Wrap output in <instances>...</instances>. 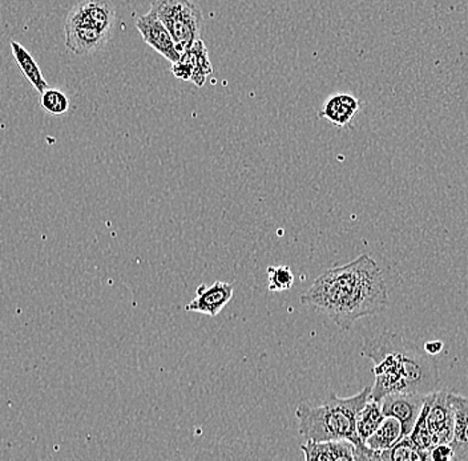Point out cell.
<instances>
[{
	"label": "cell",
	"mask_w": 468,
	"mask_h": 461,
	"mask_svg": "<svg viewBox=\"0 0 468 461\" xmlns=\"http://www.w3.org/2000/svg\"><path fill=\"white\" fill-rule=\"evenodd\" d=\"M371 396V387L350 398L329 395L320 405L303 402L295 408L298 431L306 442L349 440L356 451L366 446L356 434V416Z\"/></svg>",
	"instance_id": "3"
},
{
	"label": "cell",
	"mask_w": 468,
	"mask_h": 461,
	"mask_svg": "<svg viewBox=\"0 0 468 461\" xmlns=\"http://www.w3.org/2000/svg\"><path fill=\"white\" fill-rule=\"evenodd\" d=\"M40 105L49 115L60 116L69 112V99L60 89H51L44 90L40 98Z\"/></svg>",
	"instance_id": "18"
},
{
	"label": "cell",
	"mask_w": 468,
	"mask_h": 461,
	"mask_svg": "<svg viewBox=\"0 0 468 461\" xmlns=\"http://www.w3.org/2000/svg\"><path fill=\"white\" fill-rule=\"evenodd\" d=\"M385 417L380 402L374 401L370 396L356 416V434L359 439L365 443L374 432L378 430Z\"/></svg>",
	"instance_id": "16"
},
{
	"label": "cell",
	"mask_w": 468,
	"mask_h": 461,
	"mask_svg": "<svg viewBox=\"0 0 468 461\" xmlns=\"http://www.w3.org/2000/svg\"><path fill=\"white\" fill-rule=\"evenodd\" d=\"M116 22V11L110 0H83L67 16L66 47L72 55L95 54L107 45Z\"/></svg>",
	"instance_id": "4"
},
{
	"label": "cell",
	"mask_w": 468,
	"mask_h": 461,
	"mask_svg": "<svg viewBox=\"0 0 468 461\" xmlns=\"http://www.w3.org/2000/svg\"><path fill=\"white\" fill-rule=\"evenodd\" d=\"M453 405V460H468V398L452 391Z\"/></svg>",
	"instance_id": "12"
},
{
	"label": "cell",
	"mask_w": 468,
	"mask_h": 461,
	"mask_svg": "<svg viewBox=\"0 0 468 461\" xmlns=\"http://www.w3.org/2000/svg\"><path fill=\"white\" fill-rule=\"evenodd\" d=\"M427 395L417 393H393L380 401L385 416H393L402 424L403 437L410 436L420 413H422Z\"/></svg>",
	"instance_id": "6"
},
{
	"label": "cell",
	"mask_w": 468,
	"mask_h": 461,
	"mask_svg": "<svg viewBox=\"0 0 468 461\" xmlns=\"http://www.w3.org/2000/svg\"><path fill=\"white\" fill-rule=\"evenodd\" d=\"M181 60L188 64L192 71V83L198 89H203L207 79L213 72L212 63L209 60V52L203 40L198 39L193 43L188 51L181 55Z\"/></svg>",
	"instance_id": "13"
},
{
	"label": "cell",
	"mask_w": 468,
	"mask_h": 461,
	"mask_svg": "<svg viewBox=\"0 0 468 461\" xmlns=\"http://www.w3.org/2000/svg\"><path fill=\"white\" fill-rule=\"evenodd\" d=\"M379 460H391V461H415V460H430V451H424L420 448L411 437L405 436L391 446L379 454Z\"/></svg>",
	"instance_id": "17"
},
{
	"label": "cell",
	"mask_w": 468,
	"mask_h": 461,
	"mask_svg": "<svg viewBox=\"0 0 468 461\" xmlns=\"http://www.w3.org/2000/svg\"><path fill=\"white\" fill-rule=\"evenodd\" d=\"M361 354L374 363L376 383L371 387L374 401L380 402L393 393L429 395L439 391L437 358L402 335L383 331L365 337Z\"/></svg>",
	"instance_id": "2"
},
{
	"label": "cell",
	"mask_w": 468,
	"mask_h": 461,
	"mask_svg": "<svg viewBox=\"0 0 468 461\" xmlns=\"http://www.w3.org/2000/svg\"><path fill=\"white\" fill-rule=\"evenodd\" d=\"M423 349L427 354L437 357V355L443 351L444 343L441 341H430V342L424 343Z\"/></svg>",
	"instance_id": "21"
},
{
	"label": "cell",
	"mask_w": 468,
	"mask_h": 461,
	"mask_svg": "<svg viewBox=\"0 0 468 461\" xmlns=\"http://www.w3.org/2000/svg\"><path fill=\"white\" fill-rule=\"evenodd\" d=\"M136 28L142 34L146 45L159 52L161 57L165 58L172 64L181 59V54L176 48L174 37L154 11L151 10L145 16H140L136 22Z\"/></svg>",
	"instance_id": "8"
},
{
	"label": "cell",
	"mask_w": 468,
	"mask_h": 461,
	"mask_svg": "<svg viewBox=\"0 0 468 461\" xmlns=\"http://www.w3.org/2000/svg\"><path fill=\"white\" fill-rule=\"evenodd\" d=\"M361 110V101L350 93H335L322 105L321 118L335 127H346Z\"/></svg>",
	"instance_id": "11"
},
{
	"label": "cell",
	"mask_w": 468,
	"mask_h": 461,
	"mask_svg": "<svg viewBox=\"0 0 468 461\" xmlns=\"http://www.w3.org/2000/svg\"><path fill=\"white\" fill-rule=\"evenodd\" d=\"M232 283L216 281L212 286L200 285L196 290V298L186 306L188 313H200L216 317L224 310L233 298Z\"/></svg>",
	"instance_id": "9"
},
{
	"label": "cell",
	"mask_w": 468,
	"mask_h": 461,
	"mask_svg": "<svg viewBox=\"0 0 468 461\" xmlns=\"http://www.w3.org/2000/svg\"><path fill=\"white\" fill-rule=\"evenodd\" d=\"M430 460L447 461L453 460V451L450 445H438L430 451Z\"/></svg>",
	"instance_id": "20"
},
{
	"label": "cell",
	"mask_w": 468,
	"mask_h": 461,
	"mask_svg": "<svg viewBox=\"0 0 468 461\" xmlns=\"http://www.w3.org/2000/svg\"><path fill=\"white\" fill-rule=\"evenodd\" d=\"M402 424L393 416H386L378 430L374 432L365 445L376 452L386 451L402 439Z\"/></svg>",
	"instance_id": "15"
},
{
	"label": "cell",
	"mask_w": 468,
	"mask_h": 461,
	"mask_svg": "<svg viewBox=\"0 0 468 461\" xmlns=\"http://www.w3.org/2000/svg\"><path fill=\"white\" fill-rule=\"evenodd\" d=\"M427 427L431 432L432 446L452 443L453 436L452 391H437L427 413Z\"/></svg>",
	"instance_id": "7"
},
{
	"label": "cell",
	"mask_w": 468,
	"mask_h": 461,
	"mask_svg": "<svg viewBox=\"0 0 468 461\" xmlns=\"http://www.w3.org/2000/svg\"><path fill=\"white\" fill-rule=\"evenodd\" d=\"M300 300L349 331L356 320L383 313L388 306V293L378 264L362 254L344 267L324 271Z\"/></svg>",
	"instance_id": "1"
},
{
	"label": "cell",
	"mask_w": 468,
	"mask_h": 461,
	"mask_svg": "<svg viewBox=\"0 0 468 461\" xmlns=\"http://www.w3.org/2000/svg\"><path fill=\"white\" fill-rule=\"evenodd\" d=\"M306 461H358V451L349 440L306 442L301 445Z\"/></svg>",
	"instance_id": "10"
},
{
	"label": "cell",
	"mask_w": 468,
	"mask_h": 461,
	"mask_svg": "<svg viewBox=\"0 0 468 461\" xmlns=\"http://www.w3.org/2000/svg\"><path fill=\"white\" fill-rule=\"evenodd\" d=\"M151 10L168 28L181 55L200 39L203 13L192 0H154Z\"/></svg>",
	"instance_id": "5"
},
{
	"label": "cell",
	"mask_w": 468,
	"mask_h": 461,
	"mask_svg": "<svg viewBox=\"0 0 468 461\" xmlns=\"http://www.w3.org/2000/svg\"><path fill=\"white\" fill-rule=\"evenodd\" d=\"M11 51L13 57L19 66L20 71L27 79L31 86L42 95L44 90L48 89L49 86L42 74L39 64L35 61L34 57L20 43L11 42Z\"/></svg>",
	"instance_id": "14"
},
{
	"label": "cell",
	"mask_w": 468,
	"mask_h": 461,
	"mask_svg": "<svg viewBox=\"0 0 468 461\" xmlns=\"http://www.w3.org/2000/svg\"><path fill=\"white\" fill-rule=\"evenodd\" d=\"M269 290L274 293L291 290L294 285V274L289 267H268Z\"/></svg>",
	"instance_id": "19"
}]
</instances>
